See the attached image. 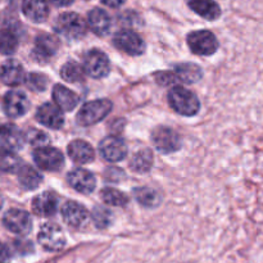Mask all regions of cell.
<instances>
[{"label": "cell", "mask_w": 263, "mask_h": 263, "mask_svg": "<svg viewBox=\"0 0 263 263\" xmlns=\"http://www.w3.org/2000/svg\"><path fill=\"white\" fill-rule=\"evenodd\" d=\"M168 102L172 109L182 116L197 115L200 108L197 95L182 86L172 87L171 91L168 92Z\"/></svg>", "instance_id": "obj_1"}, {"label": "cell", "mask_w": 263, "mask_h": 263, "mask_svg": "<svg viewBox=\"0 0 263 263\" xmlns=\"http://www.w3.org/2000/svg\"><path fill=\"white\" fill-rule=\"evenodd\" d=\"M112 109V102L108 99H98L86 103L77 113V122L81 126H91L107 117Z\"/></svg>", "instance_id": "obj_2"}, {"label": "cell", "mask_w": 263, "mask_h": 263, "mask_svg": "<svg viewBox=\"0 0 263 263\" xmlns=\"http://www.w3.org/2000/svg\"><path fill=\"white\" fill-rule=\"evenodd\" d=\"M58 33L67 39H81L86 33V23L77 13H63L58 15L54 23Z\"/></svg>", "instance_id": "obj_3"}, {"label": "cell", "mask_w": 263, "mask_h": 263, "mask_svg": "<svg viewBox=\"0 0 263 263\" xmlns=\"http://www.w3.org/2000/svg\"><path fill=\"white\" fill-rule=\"evenodd\" d=\"M190 50L198 55H212L218 48V41L211 31H194L187 36Z\"/></svg>", "instance_id": "obj_4"}, {"label": "cell", "mask_w": 263, "mask_h": 263, "mask_svg": "<svg viewBox=\"0 0 263 263\" xmlns=\"http://www.w3.org/2000/svg\"><path fill=\"white\" fill-rule=\"evenodd\" d=\"M37 239L40 246L50 252H58L66 246V236L63 230L55 223H45L41 226Z\"/></svg>", "instance_id": "obj_5"}, {"label": "cell", "mask_w": 263, "mask_h": 263, "mask_svg": "<svg viewBox=\"0 0 263 263\" xmlns=\"http://www.w3.org/2000/svg\"><path fill=\"white\" fill-rule=\"evenodd\" d=\"M152 140L154 146L162 153H172L181 148V138L172 128L159 126L152 133Z\"/></svg>", "instance_id": "obj_6"}, {"label": "cell", "mask_w": 263, "mask_h": 263, "mask_svg": "<svg viewBox=\"0 0 263 263\" xmlns=\"http://www.w3.org/2000/svg\"><path fill=\"white\" fill-rule=\"evenodd\" d=\"M33 161L44 171H58L63 167L64 157L58 149L40 146L33 152Z\"/></svg>", "instance_id": "obj_7"}, {"label": "cell", "mask_w": 263, "mask_h": 263, "mask_svg": "<svg viewBox=\"0 0 263 263\" xmlns=\"http://www.w3.org/2000/svg\"><path fill=\"white\" fill-rule=\"evenodd\" d=\"M109 59L103 51L90 50L85 55L84 71L92 79H103L109 73Z\"/></svg>", "instance_id": "obj_8"}, {"label": "cell", "mask_w": 263, "mask_h": 263, "mask_svg": "<svg viewBox=\"0 0 263 263\" xmlns=\"http://www.w3.org/2000/svg\"><path fill=\"white\" fill-rule=\"evenodd\" d=\"M3 223L8 230L17 235H26L32 229V220L30 215L26 211L17 210V208L7 211L3 217Z\"/></svg>", "instance_id": "obj_9"}, {"label": "cell", "mask_w": 263, "mask_h": 263, "mask_svg": "<svg viewBox=\"0 0 263 263\" xmlns=\"http://www.w3.org/2000/svg\"><path fill=\"white\" fill-rule=\"evenodd\" d=\"M3 107L4 112L8 117L18 118L21 116L26 115V112L30 108V102L26 94L20 90H12L5 94L3 100Z\"/></svg>", "instance_id": "obj_10"}, {"label": "cell", "mask_w": 263, "mask_h": 263, "mask_svg": "<svg viewBox=\"0 0 263 263\" xmlns=\"http://www.w3.org/2000/svg\"><path fill=\"white\" fill-rule=\"evenodd\" d=\"M100 154L108 162H120L127 156V146L125 141L117 136H108L99 144Z\"/></svg>", "instance_id": "obj_11"}, {"label": "cell", "mask_w": 263, "mask_h": 263, "mask_svg": "<svg viewBox=\"0 0 263 263\" xmlns=\"http://www.w3.org/2000/svg\"><path fill=\"white\" fill-rule=\"evenodd\" d=\"M115 45L120 50L125 51V53L130 54V55H140L144 51V48H145L143 39L138 33L130 30L118 32L115 36Z\"/></svg>", "instance_id": "obj_12"}, {"label": "cell", "mask_w": 263, "mask_h": 263, "mask_svg": "<svg viewBox=\"0 0 263 263\" xmlns=\"http://www.w3.org/2000/svg\"><path fill=\"white\" fill-rule=\"evenodd\" d=\"M36 118L41 125L53 128V130H59L64 125V117L62 110L50 103H45L39 108L36 112Z\"/></svg>", "instance_id": "obj_13"}, {"label": "cell", "mask_w": 263, "mask_h": 263, "mask_svg": "<svg viewBox=\"0 0 263 263\" xmlns=\"http://www.w3.org/2000/svg\"><path fill=\"white\" fill-rule=\"evenodd\" d=\"M59 49V40L49 33H41L36 37L33 46V58L36 61H46L51 58Z\"/></svg>", "instance_id": "obj_14"}, {"label": "cell", "mask_w": 263, "mask_h": 263, "mask_svg": "<svg viewBox=\"0 0 263 263\" xmlns=\"http://www.w3.org/2000/svg\"><path fill=\"white\" fill-rule=\"evenodd\" d=\"M25 69L20 62L9 59L0 66V80L3 84L8 86H18L25 82Z\"/></svg>", "instance_id": "obj_15"}, {"label": "cell", "mask_w": 263, "mask_h": 263, "mask_svg": "<svg viewBox=\"0 0 263 263\" xmlns=\"http://www.w3.org/2000/svg\"><path fill=\"white\" fill-rule=\"evenodd\" d=\"M25 134L13 123H4L0 126V144L9 151H18L25 144Z\"/></svg>", "instance_id": "obj_16"}, {"label": "cell", "mask_w": 263, "mask_h": 263, "mask_svg": "<svg viewBox=\"0 0 263 263\" xmlns=\"http://www.w3.org/2000/svg\"><path fill=\"white\" fill-rule=\"evenodd\" d=\"M62 217L67 225L79 229L89 220V212L84 205L76 202H68L62 207Z\"/></svg>", "instance_id": "obj_17"}, {"label": "cell", "mask_w": 263, "mask_h": 263, "mask_svg": "<svg viewBox=\"0 0 263 263\" xmlns=\"http://www.w3.org/2000/svg\"><path fill=\"white\" fill-rule=\"evenodd\" d=\"M68 182L74 190L84 194H89V193L94 192L95 186H97V180L95 176L87 170L76 168L68 175Z\"/></svg>", "instance_id": "obj_18"}, {"label": "cell", "mask_w": 263, "mask_h": 263, "mask_svg": "<svg viewBox=\"0 0 263 263\" xmlns=\"http://www.w3.org/2000/svg\"><path fill=\"white\" fill-rule=\"evenodd\" d=\"M58 197L51 192H44L32 200V211L41 217H49L57 212Z\"/></svg>", "instance_id": "obj_19"}, {"label": "cell", "mask_w": 263, "mask_h": 263, "mask_svg": "<svg viewBox=\"0 0 263 263\" xmlns=\"http://www.w3.org/2000/svg\"><path fill=\"white\" fill-rule=\"evenodd\" d=\"M53 99L58 108L64 112H71L79 105L80 98L76 92L71 91L63 85H55L53 89Z\"/></svg>", "instance_id": "obj_20"}, {"label": "cell", "mask_w": 263, "mask_h": 263, "mask_svg": "<svg viewBox=\"0 0 263 263\" xmlns=\"http://www.w3.org/2000/svg\"><path fill=\"white\" fill-rule=\"evenodd\" d=\"M23 14L33 22H44L49 15V5L46 0H23Z\"/></svg>", "instance_id": "obj_21"}, {"label": "cell", "mask_w": 263, "mask_h": 263, "mask_svg": "<svg viewBox=\"0 0 263 263\" xmlns=\"http://www.w3.org/2000/svg\"><path fill=\"white\" fill-rule=\"evenodd\" d=\"M68 156L77 163H90L94 161L95 153L90 144L84 140H74L68 145Z\"/></svg>", "instance_id": "obj_22"}, {"label": "cell", "mask_w": 263, "mask_h": 263, "mask_svg": "<svg viewBox=\"0 0 263 263\" xmlns=\"http://www.w3.org/2000/svg\"><path fill=\"white\" fill-rule=\"evenodd\" d=\"M89 26L98 36H105L110 30V17L104 9L94 8L89 13Z\"/></svg>", "instance_id": "obj_23"}, {"label": "cell", "mask_w": 263, "mask_h": 263, "mask_svg": "<svg viewBox=\"0 0 263 263\" xmlns=\"http://www.w3.org/2000/svg\"><path fill=\"white\" fill-rule=\"evenodd\" d=\"M189 7L208 21L217 20L221 15L220 5L213 0H189Z\"/></svg>", "instance_id": "obj_24"}, {"label": "cell", "mask_w": 263, "mask_h": 263, "mask_svg": "<svg viewBox=\"0 0 263 263\" xmlns=\"http://www.w3.org/2000/svg\"><path fill=\"white\" fill-rule=\"evenodd\" d=\"M18 181L26 190H33L39 187L43 181V176L31 166H22L18 168Z\"/></svg>", "instance_id": "obj_25"}, {"label": "cell", "mask_w": 263, "mask_h": 263, "mask_svg": "<svg viewBox=\"0 0 263 263\" xmlns=\"http://www.w3.org/2000/svg\"><path fill=\"white\" fill-rule=\"evenodd\" d=\"M175 74L177 76V80L187 82V84H193V82H198L202 79V71L198 66L193 63H181L177 64L176 69H175Z\"/></svg>", "instance_id": "obj_26"}, {"label": "cell", "mask_w": 263, "mask_h": 263, "mask_svg": "<svg viewBox=\"0 0 263 263\" xmlns=\"http://www.w3.org/2000/svg\"><path fill=\"white\" fill-rule=\"evenodd\" d=\"M153 164V154L149 149H143L134 154L130 167L136 172H148Z\"/></svg>", "instance_id": "obj_27"}, {"label": "cell", "mask_w": 263, "mask_h": 263, "mask_svg": "<svg viewBox=\"0 0 263 263\" xmlns=\"http://www.w3.org/2000/svg\"><path fill=\"white\" fill-rule=\"evenodd\" d=\"M100 197H102L103 202L109 205H115V207H123L128 203V197L125 193L117 189H112V187L103 189L100 192Z\"/></svg>", "instance_id": "obj_28"}, {"label": "cell", "mask_w": 263, "mask_h": 263, "mask_svg": "<svg viewBox=\"0 0 263 263\" xmlns=\"http://www.w3.org/2000/svg\"><path fill=\"white\" fill-rule=\"evenodd\" d=\"M135 198L144 207H157L161 202V197L156 190L151 187H139L135 190Z\"/></svg>", "instance_id": "obj_29"}, {"label": "cell", "mask_w": 263, "mask_h": 263, "mask_svg": "<svg viewBox=\"0 0 263 263\" xmlns=\"http://www.w3.org/2000/svg\"><path fill=\"white\" fill-rule=\"evenodd\" d=\"M84 68L76 62H67L61 69L62 79L67 82H79L84 79Z\"/></svg>", "instance_id": "obj_30"}, {"label": "cell", "mask_w": 263, "mask_h": 263, "mask_svg": "<svg viewBox=\"0 0 263 263\" xmlns=\"http://www.w3.org/2000/svg\"><path fill=\"white\" fill-rule=\"evenodd\" d=\"M21 159L14 154V152L9 149H0V170L5 172L17 171L20 168Z\"/></svg>", "instance_id": "obj_31"}, {"label": "cell", "mask_w": 263, "mask_h": 263, "mask_svg": "<svg viewBox=\"0 0 263 263\" xmlns=\"http://www.w3.org/2000/svg\"><path fill=\"white\" fill-rule=\"evenodd\" d=\"M18 46V39L12 31L0 30V53L13 54Z\"/></svg>", "instance_id": "obj_32"}, {"label": "cell", "mask_w": 263, "mask_h": 263, "mask_svg": "<svg viewBox=\"0 0 263 263\" xmlns=\"http://www.w3.org/2000/svg\"><path fill=\"white\" fill-rule=\"evenodd\" d=\"M92 221L98 229H105L112 222V212L104 207H95L92 211Z\"/></svg>", "instance_id": "obj_33"}, {"label": "cell", "mask_w": 263, "mask_h": 263, "mask_svg": "<svg viewBox=\"0 0 263 263\" xmlns=\"http://www.w3.org/2000/svg\"><path fill=\"white\" fill-rule=\"evenodd\" d=\"M25 82L32 91H45L48 87V77L41 73H30L25 79Z\"/></svg>", "instance_id": "obj_34"}, {"label": "cell", "mask_w": 263, "mask_h": 263, "mask_svg": "<svg viewBox=\"0 0 263 263\" xmlns=\"http://www.w3.org/2000/svg\"><path fill=\"white\" fill-rule=\"evenodd\" d=\"M25 139L31 144V145L37 146V148H40V146H46L49 140H50L45 133H43V131L40 130H36V128H31V130L25 135Z\"/></svg>", "instance_id": "obj_35"}, {"label": "cell", "mask_w": 263, "mask_h": 263, "mask_svg": "<svg viewBox=\"0 0 263 263\" xmlns=\"http://www.w3.org/2000/svg\"><path fill=\"white\" fill-rule=\"evenodd\" d=\"M157 81L162 85H168L171 82L177 81V76L172 72H162V73L157 74Z\"/></svg>", "instance_id": "obj_36"}, {"label": "cell", "mask_w": 263, "mask_h": 263, "mask_svg": "<svg viewBox=\"0 0 263 263\" xmlns=\"http://www.w3.org/2000/svg\"><path fill=\"white\" fill-rule=\"evenodd\" d=\"M10 252L5 244L0 243V263H9Z\"/></svg>", "instance_id": "obj_37"}, {"label": "cell", "mask_w": 263, "mask_h": 263, "mask_svg": "<svg viewBox=\"0 0 263 263\" xmlns=\"http://www.w3.org/2000/svg\"><path fill=\"white\" fill-rule=\"evenodd\" d=\"M102 2H103V4L108 5V7H110V8H118V7H121V5H122L126 0H102Z\"/></svg>", "instance_id": "obj_38"}, {"label": "cell", "mask_w": 263, "mask_h": 263, "mask_svg": "<svg viewBox=\"0 0 263 263\" xmlns=\"http://www.w3.org/2000/svg\"><path fill=\"white\" fill-rule=\"evenodd\" d=\"M50 2L57 7H67V5L73 3V0H50Z\"/></svg>", "instance_id": "obj_39"}, {"label": "cell", "mask_w": 263, "mask_h": 263, "mask_svg": "<svg viewBox=\"0 0 263 263\" xmlns=\"http://www.w3.org/2000/svg\"><path fill=\"white\" fill-rule=\"evenodd\" d=\"M2 207H3V198L2 195H0V210H2Z\"/></svg>", "instance_id": "obj_40"}]
</instances>
